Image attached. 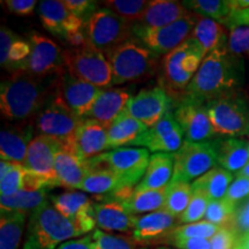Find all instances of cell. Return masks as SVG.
Wrapping results in <instances>:
<instances>
[{
  "label": "cell",
  "instance_id": "c3c4849f",
  "mask_svg": "<svg viewBox=\"0 0 249 249\" xmlns=\"http://www.w3.org/2000/svg\"><path fill=\"white\" fill-rule=\"evenodd\" d=\"M64 4L74 15L82 18L85 23L97 11L98 6L97 1H91V0H65Z\"/></svg>",
  "mask_w": 249,
  "mask_h": 249
},
{
  "label": "cell",
  "instance_id": "ab89813d",
  "mask_svg": "<svg viewBox=\"0 0 249 249\" xmlns=\"http://www.w3.org/2000/svg\"><path fill=\"white\" fill-rule=\"evenodd\" d=\"M150 1L147 0H108L103 1L105 8L119 15V17L126 18L130 22H138L147 11Z\"/></svg>",
  "mask_w": 249,
  "mask_h": 249
},
{
  "label": "cell",
  "instance_id": "74e56055",
  "mask_svg": "<svg viewBox=\"0 0 249 249\" xmlns=\"http://www.w3.org/2000/svg\"><path fill=\"white\" fill-rule=\"evenodd\" d=\"M193 195L192 183L188 182H170L166 191V200L163 209L180 218L188 207Z\"/></svg>",
  "mask_w": 249,
  "mask_h": 249
},
{
  "label": "cell",
  "instance_id": "ffe728a7",
  "mask_svg": "<svg viewBox=\"0 0 249 249\" xmlns=\"http://www.w3.org/2000/svg\"><path fill=\"white\" fill-rule=\"evenodd\" d=\"M178 217H174L164 209L136 217L133 238L139 244L148 242H169L174 230L178 227Z\"/></svg>",
  "mask_w": 249,
  "mask_h": 249
},
{
  "label": "cell",
  "instance_id": "d4e9b609",
  "mask_svg": "<svg viewBox=\"0 0 249 249\" xmlns=\"http://www.w3.org/2000/svg\"><path fill=\"white\" fill-rule=\"evenodd\" d=\"M130 98L132 96L126 89L110 88L102 90L93 103L88 118L97 120L107 128L120 116L121 112L126 110Z\"/></svg>",
  "mask_w": 249,
  "mask_h": 249
},
{
  "label": "cell",
  "instance_id": "f5cc1de1",
  "mask_svg": "<svg viewBox=\"0 0 249 249\" xmlns=\"http://www.w3.org/2000/svg\"><path fill=\"white\" fill-rule=\"evenodd\" d=\"M2 5L11 12L12 14L18 17H29L34 13L37 1L35 0H6L1 1Z\"/></svg>",
  "mask_w": 249,
  "mask_h": 249
},
{
  "label": "cell",
  "instance_id": "be15d7a7",
  "mask_svg": "<svg viewBox=\"0 0 249 249\" xmlns=\"http://www.w3.org/2000/svg\"><path fill=\"white\" fill-rule=\"evenodd\" d=\"M234 249H236V248H234Z\"/></svg>",
  "mask_w": 249,
  "mask_h": 249
},
{
  "label": "cell",
  "instance_id": "6125c7cd",
  "mask_svg": "<svg viewBox=\"0 0 249 249\" xmlns=\"http://www.w3.org/2000/svg\"><path fill=\"white\" fill-rule=\"evenodd\" d=\"M248 145H249V134H248Z\"/></svg>",
  "mask_w": 249,
  "mask_h": 249
},
{
  "label": "cell",
  "instance_id": "cb8c5ba5",
  "mask_svg": "<svg viewBox=\"0 0 249 249\" xmlns=\"http://www.w3.org/2000/svg\"><path fill=\"white\" fill-rule=\"evenodd\" d=\"M55 187L67 189H79L89 172L88 163L70 148H61L55 155L54 160Z\"/></svg>",
  "mask_w": 249,
  "mask_h": 249
},
{
  "label": "cell",
  "instance_id": "11a10c76",
  "mask_svg": "<svg viewBox=\"0 0 249 249\" xmlns=\"http://www.w3.org/2000/svg\"><path fill=\"white\" fill-rule=\"evenodd\" d=\"M223 24L225 27H229L230 29L234 27H249V8L244 9V11L232 12Z\"/></svg>",
  "mask_w": 249,
  "mask_h": 249
},
{
  "label": "cell",
  "instance_id": "60d3db41",
  "mask_svg": "<svg viewBox=\"0 0 249 249\" xmlns=\"http://www.w3.org/2000/svg\"><path fill=\"white\" fill-rule=\"evenodd\" d=\"M236 204L226 198L218 201H210L205 213V220L222 227H231L236 213Z\"/></svg>",
  "mask_w": 249,
  "mask_h": 249
},
{
  "label": "cell",
  "instance_id": "2e32d148",
  "mask_svg": "<svg viewBox=\"0 0 249 249\" xmlns=\"http://www.w3.org/2000/svg\"><path fill=\"white\" fill-rule=\"evenodd\" d=\"M172 98L163 87L142 89L133 96L126 110L133 118L151 128L167 112L172 111Z\"/></svg>",
  "mask_w": 249,
  "mask_h": 249
},
{
  "label": "cell",
  "instance_id": "6f0895ef",
  "mask_svg": "<svg viewBox=\"0 0 249 249\" xmlns=\"http://www.w3.org/2000/svg\"><path fill=\"white\" fill-rule=\"evenodd\" d=\"M230 7L232 12L244 11L249 8V0H229Z\"/></svg>",
  "mask_w": 249,
  "mask_h": 249
},
{
  "label": "cell",
  "instance_id": "f1b7e54d",
  "mask_svg": "<svg viewBox=\"0 0 249 249\" xmlns=\"http://www.w3.org/2000/svg\"><path fill=\"white\" fill-rule=\"evenodd\" d=\"M173 154H154L141 182L135 187L136 192L157 191L166 188L173 178Z\"/></svg>",
  "mask_w": 249,
  "mask_h": 249
},
{
  "label": "cell",
  "instance_id": "4dcf8cb0",
  "mask_svg": "<svg viewBox=\"0 0 249 249\" xmlns=\"http://www.w3.org/2000/svg\"><path fill=\"white\" fill-rule=\"evenodd\" d=\"M229 35L223 24L208 18H198L191 36L200 46L205 57L213 50L227 45Z\"/></svg>",
  "mask_w": 249,
  "mask_h": 249
},
{
  "label": "cell",
  "instance_id": "484cf974",
  "mask_svg": "<svg viewBox=\"0 0 249 249\" xmlns=\"http://www.w3.org/2000/svg\"><path fill=\"white\" fill-rule=\"evenodd\" d=\"M96 225L104 231L129 232L135 226L136 217L118 202H97L93 204Z\"/></svg>",
  "mask_w": 249,
  "mask_h": 249
},
{
  "label": "cell",
  "instance_id": "9a60e30c",
  "mask_svg": "<svg viewBox=\"0 0 249 249\" xmlns=\"http://www.w3.org/2000/svg\"><path fill=\"white\" fill-rule=\"evenodd\" d=\"M102 90V88L71 76L66 71L58 76L54 96L60 99L67 107H70L76 116L87 119L93 103Z\"/></svg>",
  "mask_w": 249,
  "mask_h": 249
},
{
  "label": "cell",
  "instance_id": "83f0119b",
  "mask_svg": "<svg viewBox=\"0 0 249 249\" xmlns=\"http://www.w3.org/2000/svg\"><path fill=\"white\" fill-rule=\"evenodd\" d=\"M191 12L182 2L172 0H152L141 20L135 22L142 28H161L183 18Z\"/></svg>",
  "mask_w": 249,
  "mask_h": 249
},
{
  "label": "cell",
  "instance_id": "680465c9",
  "mask_svg": "<svg viewBox=\"0 0 249 249\" xmlns=\"http://www.w3.org/2000/svg\"><path fill=\"white\" fill-rule=\"evenodd\" d=\"M236 177H242V178H249V163L242 169L240 172L236 173Z\"/></svg>",
  "mask_w": 249,
  "mask_h": 249
},
{
  "label": "cell",
  "instance_id": "94428289",
  "mask_svg": "<svg viewBox=\"0 0 249 249\" xmlns=\"http://www.w3.org/2000/svg\"><path fill=\"white\" fill-rule=\"evenodd\" d=\"M157 249H170V248H165V247H161V248H157Z\"/></svg>",
  "mask_w": 249,
  "mask_h": 249
},
{
  "label": "cell",
  "instance_id": "7a4b0ae2",
  "mask_svg": "<svg viewBox=\"0 0 249 249\" xmlns=\"http://www.w3.org/2000/svg\"><path fill=\"white\" fill-rule=\"evenodd\" d=\"M58 76L38 77L15 71L0 87V111L9 121L35 118L53 97Z\"/></svg>",
  "mask_w": 249,
  "mask_h": 249
},
{
  "label": "cell",
  "instance_id": "8fae6325",
  "mask_svg": "<svg viewBox=\"0 0 249 249\" xmlns=\"http://www.w3.org/2000/svg\"><path fill=\"white\" fill-rule=\"evenodd\" d=\"M29 43L30 55L15 71H22L33 76L49 77L59 76L67 71L64 50L57 43L36 30L30 31Z\"/></svg>",
  "mask_w": 249,
  "mask_h": 249
},
{
  "label": "cell",
  "instance_id": "277c9868",
  "mask_svg": "<svg viewBox=\"0 0 249 249\" xmlns=\"http://www.w3.org/2000/svg\"><path fill=\"white\" fill-rule=\"evenodd\" d=\"M105 55L111 65L112 85L117 86L155 75L161 65L160 55L134 38L111 50Z\"/></svg>",
  "mask_w": 249,
  "mask_h": 249
},
{
  "label": "cell",
  "instance_id": "6da1fadb",
  "mask_svg": "<svg viewBox=\"0 0 249 249\" xmlns=\"http://www.w3.org/2000/svg\"><path fill=\"white\" fill-rule=\"evenodd\" d=\"M244 75V59L233 55L227 45L222 46L203 59L182 95L207 104L222 96L239 91Z\"/></svg>",
  "mask_w": 249,
  "mask_h": 249
},
{
  "label": "cell",
  "instance_id": "52a82bcc",
  "mask_svg": "<svg viewBox=\"0 0 249 249\" xmlns=\"http://www.w3.org/2000/svg\"><path fill=\"white\" fill-rule=\"evenodd\" d=\"M85 33L90 44L105 54L133 39L134 22L119 17L108 8H101L87 20Z\"/></svg>",
  "mask_w": 249,
  "mask_h": 249
},
{
  "label": "cell",
  "instance_id": "5b68a950",
  "mask_svg": "<svg viewBox=\"0 0 249 249\" xmlns=\"http://www.w3.org/2000/svg\"><path fill=\"white\" fill-rule=\"evenodd\" d=\"M205 55L194 39L189 38L178 46L161 61L163 88L167 92H185L193 77L197 73Z\"/></svg>",
  "mask_w": 249,
  "mask_h": 249
},
{
  "label": "cell",
  "instance_id": "e0dca14e",
  "mask_svg": "<svg viewBox=\"0 0 249 249\" xmlns=\"http://www.w3.org/2000/svg\"><path fill=\"white\" fill-rule=\"evenodd\" d=\"M183 142V130L174 118L173 111H170L155 126L145 130L134 145H142L156 154H173Z\"/></svg>",
  "mask_w": 249,
  "mask_h": 249
},
{
  "label": "cell",
  "instance_id": "603a6c76",
  "mask_svg": "<svg viewBox=\"0 0 249 249\" xmlns=\"http://www.w3.org/2000/svg\"><path fill=\"white\" fill-rule=\"evenodd\" d=\"M70 148L82 160H90L96 156L103 154L108 148L107 128L93 119H85L74 135Z\"/></svg>",
  "mask_w": 249,
  "mask_h": 249
},
{
  "label": "cell",
  "instance_id": "b9f144b4",
  "mask_svg": "<svg viewBox=\"0 0 249 249\" xmlns=\"http://www.w3.org/2000/svg\"><path fill=\"white\" fill-rule=\"evenodd\" d=\"M222 229V226H218L207 220L192 224H185V225H179L171 234L169 242L173 239L181 238H197V239H209L216 234V233Z\"/></svg>",
  "mask_w": 249,
  "mask_h": 249
},
{
  "label": "cell",
  "instance_id": "91938a15",
  "mask_svg": "<svg viewBox=\"0 0 249 249\" xmlns=\"http://www.w3.org/2000/svg\"><path fill=\"white\" fill-rule=\"evenodd\" d=\"M244 209H246L247 211H249V201L247 202V203H246V204L244 205Z\"/></svg>",
  "mask_w": 249,
  "mask_h": 249
},
{
  "label": "cell",
  "instance_id": "f6af8a7d",
  "mask_svg": "<svg viewBox=\"0 0 249 249\" xmlns=\"http://www.w3.org/2000/svg\"><path fill=\"white\" fill-rule=\"evenodd\" d=\"M227 49L235 57L249 59V27L231 28Z\"/></svg>",
  "mask_w": 249,
  "mask_h": 249
},
{
  "label": "cell",
  "instance_id": "8992f818",
  "mask_svg": "<svg viewBox=\"0 0 249 249\" xmlns=\"http://www.w3.org/2000/svg\"><path fill=\"white\" fill-rule=\"evenodd\" d=\"M216 135L240 138L249 134V104L239 91L205 104Z\"/></svg>",
  "mask_w": 249,
  "mask_h": 249
},
{
  "label": "cell",
  "instance_id": "9f6ffc18",
  "mask_svg": "<svg viewBox=\"0 0 249 249\" xmlns=\"http://www.w3.org/2000/svg\"><path fill=\"white\" fill-rule=\"evenodd\" d=\"M58 249H96V246L91 234L65 242Z\"/></svg>",
  "mask_w": 249,
  "mask_h": 249
},
{
  "label": "cell",
  "instance_id": "ee69618b",
  "mask_svg": "<svg viewBox=\"0 0 249 249\" xmlns=\"http://www.w3.org/2000/svg\"><path fill=\"white\" fill-rule=\"evenodd\" d=\"M210 201L211 200L209 196L205 194V193L197 191V189H193L191 202H189L185 213L180 216V223L192 224L200 222L202 218H204L205 216Z\"/></svg>",
  "mask_w": 249,
  "mask_h": 249
},
{
  "label": "cell",
  "instance_id": "d6a6232c",
  "mask_svg": "<svg viewBox=\"0 0 249 249\" xmlns=\"http://www.w3.org/2000/svg\"><path fill=\"white\" fill-rule=\"evenodd\" d=\"M232 180L233 176L231 172L223 167L216 166L198 179H196L192 183V187L193 189L205 193L211 201H218L225 198Z\"/></svg>",
  "mask_w": 249,
  "mask_h": 249
},
{
  "label": "cell",
  "instance_id": "d6986e66",
  "mask_svg": "<svg viewBox=\"0 0 249 249\" xmlns=\"http://www.w3.org/2000/svg\"><path fill=\"white\" fill-rule=\"evenodd\" d=\"M37 14L43 27L62 39H66V37L71 34L85 30V21L71 13L64 1L59 0L40 1Z\"/></svg>",
  "mask_w": 249,
  "mask_h": 249
},
{
  "label": "cell",
  "instance_id": "3957f363",
  "mask_svg": "<svg viewBox=\"0 0 249 249\" xmlns=\"http://www.w3.org/2000/svg\"><path fill=\"white\" fill-rule=\"evenodd\" d=\"M80 235V230L48 201L30 213L23 249H58Z\"/></svg>",
  "mask_w": 249,
  "mask_h": 249
},
{
  "label": "cell",
  "instance_id": "e575fe53",
  "mask_svg": "<svg viewBox=\"0 0 249 249\" xmlns=\"http://www.w3.org/2000/svg\"><path fill=\"white\" fill-rule=\"evenodd\" d=\"M166 191L167 187L163 189H157V191H135L128 200L120 204L133 216L144 213H155L164 208Z\"/></svg>",
  "mask_w": 249,
  "mask_h": 249
},
{
  "label": "cell",
  "instance_id": "1f68e13d",
  "mask_svg": "<svg viewBox=\"0 0 249 249\" xmlns=\"http://www.w3.org/2000/svg\"><path fill=\"white\" fill-rule=\"evenodd\" d=\"M27 213L1 211L0 218V249H18L26 229Z\"/></svg>",
  "mask_w": 249,
  "mask_h": 249
},
{
  "label": "cell",
  "instance_id": "f35d334b",
  "mask_svg": "<svg viewBox=\"0 0 249 249\" xmlns=\"http://www.w3.org/2000/svg\"><path fill=\"white\" fill-rule=\"evenodd\" d=\"M24 166L1 160L0 163V193L1 196H11L21 191Z\"/></svg>",
  "mask_w": 249,
  "mask_h": 249
},
{
  "label": "cell",
  "instance_id": "f907efd6",
  "mask_svg": "<svg viewBox=\"0 0 249 249\" xmlns=\"http://www.w3.org/2000/svg\"><path fill=\"white\" fill-rule=\"evenodd\" d=\"M249 197V178L236 177V179L231 183L225 198L232 203L236 204L245 198Z\"/></svg>",
  "mask_w": 249,
  "mask_h": 249
},
{
  "label": "cell",
  "instance_id": "ac0fdd59",
  "mask_svg": "<svg viewBox=\"0 0 249 249\" xmlns=\"http://www.w3.org/2000/svg\"><path fill=\"white\" fill-rule=\"evenodd\" d=\"M53 207L65 218L71 220L83 234L92 231L96 226L93 217L95 202L85 193L70 191L51 196Z\"/></svg>",
  "mask_w": 249,
  "mask_h": 249
},
{
  "label": "cell",
  "instance_id": "8d00e7d4",
  "mask_svg": "<svg viewBox=\"0 0 249 249\" xmlns=\"http://www.w3.org/2000/svg\"><path fill=\"white\" fill-rule=\"evenodd\" d=\"M182 5L198 17L224 23L232 13L229 0H187Z\"/></svg>",
  "mask_w": 249,
  "mask_h": 249
},
{
  "label": "cell",
  "instance_id": "9c48e42d",
  "mask_svg": "<svg viewBox=\"0 0 249 249\" xmlns=\"http://www.w3.org/2000/svg\"><path fill=\"white\" fill-rule=\"evenodd\" d=\"M64 57L71 76L98 88L112 85V70L107 55L89 42L81 48L64 50Z\"/></svg>",
  "mask_w": 249,
  "mask_h": 249
},
{
  "label": "cell",
  "instance_id": "db71d44e",
  "mask_svg": "<svg viewBox=\"0 0 249 249\" xmlns=\"http://www.w3.org/2000/svg\"><path fill=\"white\" fill-rule=\"evenodd\" d=\"M171 242L178 249H211V242L209 239L181 238L173 239Z\"/></svg>",
  "mask_w": 249,
  "mask_h": 249
},
{
  "label": "cell",
  "instance_id": "4316f807",
  "mask_svg": "<svg viewBox=\"0 0 249 249\" xmlns=\"http://www.w3.org/2000/svg\"><path fill=\"white\" fill-rule=\"evenodd\" d=\"M217 163L229 172H240L249 163L248 141L238 138H222L213 141Z\"/></svg>",
  "mask_w": 249,
  "mask_h": 249
},
{
  "label": "cell",
  "instance_id": "7bdbcfd3",
  "mask_svg": "<svg viewBox=\"0 0 249 249\" xmlns=\"http://www.w3.org/2000/svg\"><path fill=\"white\" fill-rule=\"evenodd\" d=\"M96 249H139V242L134 238L124 235L111 234L102 230L92 233Z\"/></svg>",
  "mask_w": 249,
  "mask_h": 249
},
{
  "label": "cell",
  "instance_id": "7c38bea8",
  "mask_svg": "<svg viewBox=\"0 0 249 249\" xmlns=\"http://www.w3.org/2000/svg\"><path fill=\"white\" fill-rule=\"evenodd\" d=\"M174 170L171 182H191L198 179L213 167L217 157L213 141L183 142L179 150L173 152Z\"/></svg>",
  "mask_w": 249,
  "mask_h": 249
},
{
  "label": "cell",
  "instance_id": "681fc988",
  "mask_svg": "<svg viewBox=\"0 0 249 249\" xmlns=\"http://www.w3.org/2000/svg\"><path fill=\"white\" fill-rule=\"evenodd\" d=\"M239 236L234 230L230 227L222 229L211 238V249H234L238 244Z\"/></svg>",
  "mask_w": 249,
  "mask_h": 249
},
{
  "label": "cell",
  "instance_id": "836d02e7",
  "mask_svg": "<svg viewBox=\"0 0 249 249\" xmlns=\"http://www.w3.org/2000/svg\"><path fill=\"white\" fill-rule=\"evenodd\" d=\"M89 167V172L81 183V191L96 196L107 195L117 191L121 187H126L116 173L101 167Z\"/></svg>",
  "mask_w": 249,
  "mask_h": 249
},
{
  "label": "cell",
  "instance_id": "4fadbf2b",
  "mask_svg": "<svg viewBox=\"0 0 249 249\" xmlns=\"http://www.w3.org/2000/svg\"><path fill=\"white\" fill-rule=\"evenodd\" d=\"M85 119L76 116L70 107L53 95L35 117V124L39 135H48L70 145L74 135Z\"/></svg>",
  "mask_w": 249,
  "mask_h": 249
},
{
  "label": "cell",
  "instance_id": "30bf717a",
  "mask_svg": "<svg viewBox=\"0 0 249 249\" xmlns=\"http://www.w3.org/2000/svg\"><path fill=\"white\" fill-rule=\"evenodd\" d=\"M200 17L194 13L161 28H142L134 23V37L157 55H166L191 38Z\"/></svg>",
  "mask_w": 249,
  "mask_h": 249
},
{
  "label": "cell",
  "instance_id": "44dd1931",
  "mask_svg": "<svg viewBox=\"0 0 249 249\" xmlns=\"http://www.w3.org/2000/svg\"><path fill=\"white\" fill-rule=\"evenodd\" d=\"M34 127L29 120L12 126L2 127L0 133V157L1 160L24 165L29 144L34 139Z\"/></svg>",
  "mask_w": 249,
  "mask_h": 249
},
{
  "label": "cell",
  "instance_id": "f546056e",
  "mask_svg": "<svg viewBox=\"0 0 249 249\" xmlns=\"http://www.w3.org/2000/svg\"><path fill=\"white\" fill-rule=\"evenodd\" d=\"M147 129V126L133 118L128 111L124 110L107 127L108 148L118 149L124 145H134Z\"/></svg>",
  "mask_w": 249,
  "mask_h": 249
},
{
  "label": "cell",
  "instance_id": "bcb514c9",
  "mask_svg": "<svg viewBox=\"0 0 249 249\" xmlns=\"http://www.w3.org/2000/svg\"><path fill=\"white\" fill-rule=\"evenodd\" d=\"M31 52V45L29 40L21 39L20 37L15 40L14 44L12 45L11 51H9L8 55V64L5 68L8 71H11V74H13L15 71L18 70V66L22 64L23 61H26L28 57L30 55Z\"/></svg>",
  "mask_w": 249,
  "mask_h": 249
},
{
  "label": "cell",
  "instance_id": "ba28073f",
  "mask_svg": "<svg viewBox=\"0 0 249 249\" xmlns=\"http://www.w3.org/2000/svg\"><path fill=\"white\" fill-rule=\"evenodd\" d=\"M150 157L147 148H118L87 160V163L116 173L124 186L136 187L144 177Z\"/></svg>",
  "mask_w": 249,
  "mask_h": 249
},
{
  "label": "cell",
  "instance_id": "7402d4cb",
  "mask_svg": "<svg viewBox=\"0 0 249 249\" xmlns=\"http://www.w3.org/2000/svg\"><path fill=\"white\" fill-rule=\"evenodd\" d=\"M60 148L59 140L48 135H37L28 148L24 169L50 179L55 187L54 160Z\"/></svg>",
  "mask_w": 249,
  "mask_h": 249
},
{
  "label": "cell",
  "instance_id": "816d5d0a",
  "mask_svg": "<svg viewBox=\"0 0 249 249\" xmlns=\"http://www.w3.org/2000/svg\"><path fill=\"white\" fill-rule=\"evenodd\" d=\"M18 38V36L15 35L9 28L1 26V30H0V64H1V67L5 68L7 66L9 51Z\"/></svg>",
  "mask_w": 249,
  "mask_h": 249
},
{
  "label": "cell",
  "instance_id": "5bb4252c",
  "mask_svg": "<svg viewBox=\"0 0 249 249\" xmlns=\"http://www.w3.org/2000/svg\"><path fill=\"white\" fill-rule=\"evenodd\" d=\"M173 114L183 130L187 142H208L216 135L203 103L182 95Z\"/></svg>",
  "mask_w": 249,
  "mask_h": 249
},
{
  "label": "cell",
  "instance_id": "d590c367",
  "mask_svg": "<svg viewBox=\"0 0 249 249\" xmlns=\"http://www.w3.org/2000/svg\"><path fill=\"white\" fill-rule=\"evenodd\" d=\"M48 191L38 192L20 191L11 196H1L0 208L1 211H18V213H33L40 205L48 202Z\"/></svg>",
  "mask_w": 249,
  "mask_h": 249
},
{
  "label": "cell",
  "instance_id": "7dc6e473",
  "mask_svg": "<svg viewBox=\"0 0 249 249\" xmlns=\"http://www.w3.org/2000/svg\"><path fill=\"white\" fill-rule=\"evenodd\" d=\"M53 182L51 180L40 176L38 173L24 169L22 176V182H21V191L27 192H38L42 189L53 188Z\"/></svg>",
  "mask_w": 249,
  "mask_h": 249
}]
</instances>
